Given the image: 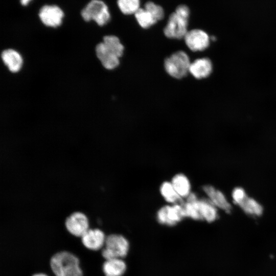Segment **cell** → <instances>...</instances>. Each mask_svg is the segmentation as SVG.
<instances>
[{
  "mask_svg": "<svg viewBox=\"0 0 276 276\" xmlns=\"http://www.w3.org/2000/svg\"><path fill=\"white\" fill-rule=\"evenodd\" d=\"M50 266L55 276H83L79 259L67 251L54 254L50 259Z\"/></svg>",
  "mask_w": 276,
  "mask_h": 276,
  "instance_id": "cell-1",
  "label": "cell"
},
{
  "mask_svg": "<svg viewBox=\"0 0 276 276\" xmlns=\"http://www.w3.org/2000/svg\"><path fill=\"white\" fill-rule=\"evenodd\" d=\"M129 243L123 235L111 234L106 237L101 254L105 260L123 258L127 256Z\"/></svg>",
  "mask_w": 276,
  "mask_h": 276,
  "instance_id": "cell-2",
  "label": "cell"
},
{
  "mask_svg": "<svg viewBox=\"0 0 276 276\" xmlns=\"http://www.w3.org/2000/svg\"><path fill=\"white\" fill-rule=\"evenodd\" d=\"M191 63L187 54L182 51H179L165 60L164 67L170 76L174 78L180 79L189 72Z\"/></svg>",
  "mask_w": 276,
  "mask_h": 276,
  "instance_id": "cell-3",
  "label": "cell"
},
{
  "mask_svg": "<svg viewBox=\"0 0 276 276\" xmlns=\"http://www.w3.org/2000/svg\"><path fill=\"white\" fill-rule=\"evenodd\" d=\"M81 16L85 21L94 20L99 26H104L110 20L107 5L101 0H91L82 10Z\"/></svg>",
  "mask_w": 276,
  "mask_h": 276,
  "instance_id": "cell-4",
  "label": "cell"
},
{
  "mask_svg": "<svg viewBox=\"0 0 276 276\" xmlns=\"http://www.w3.org/2000/svg\"><path fill=\"white\" fill-rule=\"evenodd\" d=\"M188 19L175 12L171 13L166 25L164 33L169 38H183L188 32Z\"/></svg>",
  "mask_w": 276,
  "mask_h": 276,
  "instance_id": "cell-5",
  "label": "cell"
},
{
  "mask_svg": "<svg viewBox=\"0 0 276 276\" xmlns=\"http://www.w3.org/2000/svg\"><path fill=\"white\" fill-rule=\"evenodd\" d=\"M182 203H175L172 205H165L161 208L156 215L158 222L173 226L181 221L185 217Z\"/></svg>",
  "mask_w": 276,
  "mask_h": 276,
  "instance_id": "cell-6",
  "label": "cell"
},
{
  "mask_svg": "<svg viewBox=\"0 0 276 276\" xmlns=\"http://www.w3.org/2000/svg\"><path fill=\"white\" fill-rule=\"evenodd\" d=\"M183 38L187 46L193 52L206 49L211 39L206 32L197 29L188 31Z\"/></svg>",
  "mask_w": 276,
  "mask_h": 276,
  "instance_id": "cell-7",
  "label": "cell"
},
{
  "mask_svg": "<svg viewBox=\"0 0 276 276\" xmlns=\"http://www.w3.org/2000/svg\"><path fill=\"white\" fill-rule=\"evenodd\" d=\"M65 226L71 235L81 237L89 229L88 220L83 213L76 212L67 217Z\"/></svg>",
  "mask_w": 276,
  "mask_h": 276,
  "instance_id": "cell-8",
  "label": "cell"
},
{
  "mask_svg": "<svg viewBox=\"0 0 276 276\" xmlns=\"http://www.w3.org/2000/svg\"><path fill=\"white\" fill-rule=\"evenodd\" d=\"M202 189L207 196V199L219 211L227 213H229L232 211L231 202L221 190L209 185H205Z\"/></svg>",
  "mask_w": 276,
  "mask_h": 276,
  "instance_id": "cell-9",
  "label": "cell"
},
{
  "mask_svg": "<svg viewBox=\"0 0 276 276\" xmlns=\"http://www.w3.org/2000/svg\"><path fill=\"white\" fill-rule=\"evenodd\" d=\"M106 237L99 228H89L81 237L83 245L87 249L96 251L104 247Z\"/></svg>",
  "mask_w": 276,
  "mask_h": 276,
  "instance_id": "cell-10",
  "label": "cell"
},
{
  "mask_svg": "<svg viewBox=\"0 0 276 276\" xmlns=\"http://www.w3.org/2000/svg\"><path fill=\"white\" fill-rule=\"evenodd\" d=\"M63 16L62 10L55 5L44 6L40 9L39 13V16L42 23L51 27L60 26Z\"/></svg>",
  "mask_w": 276,
  "mask_h": 276,
  "instance_id": "cell-11",
  "label": "cell"
},
{
  "mask_svg": "<svg viewBox=\"0 0 276 276\" xmlns=\"http://www.w3.org/2000/svg\"><path fill=\"white\" fill-rule=\"evenodd\" d=\"M96 55L103 66L107 70H112L119 64V57L100 42L96 47Z\"/></svg>",
  "mask_w": 276,
  "mask_h": 276,
  "instance_id": "cell-12",
  "label": "cell"
},
{
  "mask_svg": "<svg viewBox=\"0 0 276 276\" xmlns=\"http://www.w3.org/2000/svg\"><path fill=\"white\" fill-rule=\"evenodd\" d=\"M213 71V64L210 59L201 58L191 63L189 72L195 78L201 79L209 77Z\"/></svg>",
  "mask_w": 276,
  "mask_h": 276,
  "instance_id": "cell-13",
  "label": "cell"
},
{
  "mask_svg": "<svg viewBox=\"0 0 276 276\" xmlns=\"http://www.w3.org/2000/svg\"><path fill=\"white\" fill-rule=\"evenodd\" d=\"M126 263L122 258L106 260L102 265L105 276H122L126 270Z\"/></svg>",
  "mask_w": 276,
  "mask_h": 276,
  "instance_id": "cell-14",
  "label": "cell"
},
{
  "mask_svg": "<svg viewBox=\"0 0 276 276\" xmlns=\"http://www.w3.org/2000/svg\"><path fill=\"white\" fill-rule=\"evenodd\" d=\"M1 57L3 62L11 72H17L21 68L22 59L17 51L12 49L4 50L2 53Z\"/></svg>",
  "mask_w": 276,
  "mask_h": 276,
  "instance_id": "cell-15",
  "label": "cell"
},
{
  "mask_svg": "<svg viewBox=\"0 0 276 276\" xmlns=\"http://www.w3.org/2000/svg\"><path fill=\"white\" fill-rule=\"evenodd\" d=\"M199 206L202 220L211 223L219 217V210L207 198L199 199Z\"/></svg>",
  "mask_w": 276,
  "mask_h": 276,
  "instance_id": "cell-16",
  "label": "cell"
},
{
  "mask_svg": "<svg viewBox=\"0 0 276 276\" xmlns=\"http://www.w3.org/2000/svg\"><path fill=\"white\" fill-rule=\"evenodd\" d=\"M238 206L245 214L253 217L261 216L264 212L261 203L256 199L248 196Z\"/></svg>",
  "mask_w": 276,
  "mask_h": 276,
  "instance_id": "cell-17",
  "label": "cell"
},
{
  "mask_svg": "<svg viewBox=\"0 0 276 276\" xmlns=\"http://www.w3.org/2000/svg\"><path fill=\"white\" fill-rule=\"evenodd\" d=\"M171 183L177 194L182 198L187 197L191 193V184L188 178L183 174H176Z\"/></svg>",
  "mask_w": 276,
  "mask_h": 276,
  "instance_id": "cell-18",
  "label": "cell"
},
{
  "mask_svg": "<svg viewBox=\"0 0 276 276\" xmlns=\"http://www.w3.org/2000/svg\"><path fill=\"white\" fill-rule=\"evenodd\" d=\"M159 190L161 195L167 202L173 204L183 202L182 198L177 194L171 182H163Z\"/></svg>",
  "mask_w": 276,
  "mask_h": 276,
  "instance_id": "cell-19",
  "label": "cell"
},
{
  "mask_svg": "<svg viewBox=\"0 0 276 276\" xmlns=\"http://www.w3.org/2000/svg\"><path fill=\"white\" fill-rule=\"evenodd\" d=\"M139 25L144 29H147L156 24L157 21L144 8H140L134 14Z\"/></svg>",
  "mask_w": 276,
  "mask_h": 276,
  "instance_id": "cell-20",
  "label": "cell"
},
{
  "mask_svg": "<svg viewBox=\"0 0 276 276\" xmlns=\"http://www.w3.org/2000/svg\"><path fill=\"white\" fill-rule=\"evenodd\" d=\"M103 42L119 58L122 56L124 48L118 37L114 35H107L104 37Z\"/></svg>",
  "mask_w": 276,
  "mask_h": 276,
  "instance_id": "cell-21",
  "label": "cell"
},
{
  "mask_svg": "<svg viewBox=\"0 0 276 276\" xmlns=\"http://www.w3.org/2000/svg\"><path fill=\"white\" fill-rule=\"evenodd\" d=\"M117 4L125 15L134 14L140 8V0H117Z\"/></svg>",
  "mask_w": 276,
  "mask_h": 276,
  "instance_id": "cell-22",
  "label": "cell"
},
{
  "mask_svg": "<svg viewBox=\"0 0 276 276\" xmlns=\"http://www.w3.org/2000/svg\"><path fill=\"white\" fill-rule=\"evenodd\" d=\"M144 8L147 10L158 21L162 20L164 17V10L159 5L153 2H148L144 6Z\"/></svg>",
  "mask_w": 276,
  "mask_h": 276,
  "instance_id": "cell-23",
  "label": "cell"
},
{
  "mask_svg": "<svg viewBox=\"0 0 276 276\" xmlns=\"http://www.w3.org/2000/svg\"><path fill=\"white\" fill-rule=\"evenodd\" d=\"M248 196L246 191L242 187L235 188L231 193L232 202L239 206Z\"/></svg>",
  "mask_w": 276,
  "mask_h": 276,
  "instance_id": "cell-24",
  "label": "cell"
},
{
  "mask_svg": "<svg viewBox=\"0 0 276 276\" xmlns=\"http://www.w3.org/2000/svg\"><path fill=\"white\" fill-rule=\"evenodd\" d=\"M175 12L184 18L189 19L190 10L189 7L185 5H180L178 6L175 9Z\"/></svg>",
  "mask_w": 276,
  "mask_h": 276,
  "instance_id": "cell-25",
  "label": "cell"
},
{
  "mask_svg": "<svg viewBox=\"0 0 276 276\" xmlns=\"http://www.w3.org/2000/svg\"><path fill=\"white\" fill-rule=\"evenodd\" d=\"M32 276H48L47 274L44 273L39 272L33 274Z\"/></svg>",
  "mask_w": 276,
  "mask_h": 276,
  "instance_id": "cell-26",
  "label": "cell"
},
{
  "mask_svg": "<svg viewBox=\"0 0 276 276\" xmlns=\"http://www.w3.org/2000/svg\"><path fill=\"white\" fill-rule=\"evenodd\" d=\"M31 0H21L20 2L21 4L24 5L26 6L27 5Z\"/></svg>",
  "mask_w": 276,
  "mask_h": 276,
  "instance_id": "cell-27",
  "label": "cell"
}]
</instances>
